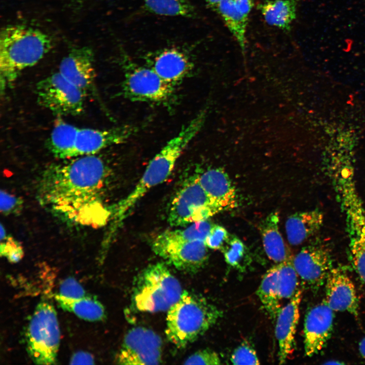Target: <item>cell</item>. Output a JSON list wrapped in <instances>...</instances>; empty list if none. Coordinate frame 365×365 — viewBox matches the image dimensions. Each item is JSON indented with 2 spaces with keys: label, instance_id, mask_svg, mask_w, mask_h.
I'll return each mask as SVG.
<instances>
[{
  "label": "cell",
  "instance_id": "3",
  "mask_svg": "<svg viewBox=\"0 0 365 365\" xmlns=\"http://www.w3.org/2000/svg\"><path fill=\"white\" fill-rule=\"evenodd\" d=\"M52 47L42 31L24 25H9L0 34L1 91L9 87L28 67L37 63Z\"/></svg>",
  "mask_w": 365,
  "mask_h": 365
},
{
  "label": "cell",
  "instance_id": "35",
  "mask_svg": "<svg viewBox=\"0 0 365 365\" xmlns=\"http://www.w3.org/2000/svg\"><path fill=\"white\" fill-rule=\"evenodd\" d=\"M58 294L73 299L81 298L86 296V292L83 287L71 277L67 278L62 282Z\"/></svg>",
  "mask_w": 365,
  "mask_h": 365
},
{
  "label": "cell",
  "instance_id": "40",
  "mask_svg": "<svg viewBox=\"0 0 365 365\" xmlns=\"http://www.w3.org/2000/svg\"><path fill=\"white\" fill-rule=\"evenodd\" d=\"M222 0H205L207 3L212 7L216 8Z\"/></svg>",
  "mask_w": 365,
  "mask_h": 365
},
{
  "label": "cell",
  "instance_id": "4",
  "mask_svg": "<svg viewBox=\"0 0 365 365\" xmlns=\"http://www.w3.org/2000/svg\"><path fill=\"white\" fill-rule=\"evenodd\" d=\"M138 129L127 125L104 130L80 128L60 120L53 128L47 145L54 157L69 159L96 154L107 147L125 142Z\"/></svg>",
  "mask_w": 365,
  "mask_h": 365
},
{
  "label": "cell",
  "instance_id": "27",
  "mask_svg": "<svg viewBox=\"0 0 365 365\" xmlns=\"http://www.w3.org/2000/svg\"><path fill=\"white\" fill-rule=\"evenodd\" d=\"M146 9L157 15L193 17L195 10L188 0H144Z\"/></svg>",
  "mask_w": 365,
  "mask_h": 365
},
{
  "label": "cell",
  "instance_id": "9",
  "mask_svg": "<svg viewBox=\"0 0 365 365\" xmlns=\"http://www.w3.org/2000/svg\"><path fill=\"white\" fill-rule=\"evenodd\" d=\"M222 210L201 186L197 174L187 179L176 194L168 222L172 227L185 226L208 220Z\"/></svg>",
  "mask_w": 365,
  "mask_h": 365
},
{
  "label": "cell",
  "instance_id": "23",
  "mask_svg": "<svg viewBox=\"0 0 365 365\" xmlns=\"http://www.w3.org/2000/svg\"><path fill=\"white\" fill-rule=\"evenodd\" d=\"M298 1H266L259 5V9L267 23L288 30L296 18Z\"/></svg>",
  "mask_w": 365,
  "mask_h": 365
},
{
  "label": "cell",
  "instance_id": "12",
  "mask_svg": "<svg viewBox=\"0 0 365 365\" xmlns=\"http://www.w3.org/2000/svg\"><path fill=\"white\" fill-rule=\"evenodd\" d=\"M162 341L152 330L132 328L126 334L117 361L122 364H158L162 362Z\"/></svg>",
  "mask_w": 365,
  "mask_h": 365
},
{
  "label": "cell",
  "instance_id": "30",
  "mask_svg": "<svg viewBox=\"0 0 365 365\" xmlns=\"http://www.w3.org/2000/svg\"><path fill=\"white\" fill-rule=\"evenodd\" d=\"M213 224L208 220L192 224L184 229L169 230L163 232L169 237L183 241H205Z\"/></svg>",
  "mask_w": 365,
  "mask_h": 365
},
{
  "label": "cell",
  "instance_id": "28",
  "mask_svg": "<svg viewBox=\"0 0 365 365\" xmlns=\"http://www.w3.org/2000/svg\"><path fill=\"white\" fill-rule=\"evenodd\" d=\"M277 285L280 300L290 299L296 293L298 286V275L293 260L278 263Z\"/></svg>",
  "mask_w": 365,
  "mask_h": 365
},
{
  "label": "cell",
  "instance_id": "39",
  "mask_svg": "<svg viewBox=\"0 0 365 365\" xmlns=\"http://www.w3.org/2000/svg\"><path fill=\"white\" fill-rule=\"evenodd\" d=\"M359 351L362 357L365 359V337L359 343Z\"/></svg>",
  "mask_w": 365,
  "mask_h": 365
},
{
  "label": "cell",
  "instance_id": "31",
  "mask_svg": "<svg viewBox=\"0 0 365 365\" xmlns=\"http://www.w3.org/2000/svg\"><path fill=\"white\" fill-rule=\"evenodd\" d=\"M1 255L6 257L11 262H17L23 256V250L20 245L16 241L7 237L5 229L2 225H1Z\"/></svg>",
  "mask_w": 365,
  "mask_h": 365
},
{
  "label": "cell",
  "instance_id": "20",
  "mask_svg": "<svg viewBox=\"0 0 365 365\" xmlns=\"http://www.w3.org/2000/svg\"><path fill=\"white\" fill-rule=\"evenodd\" d=\"M201 186L208 196L224 210L236 205L235 187L227 173L221 168H212L198 174Z\"/></svg>",
  "mask_w": 365,
  "mask_h": 365
},
{
  "label": "cell",
  "instance_id": "37",
  "mask_svg": "<svg viewBox=\"0 0 365 365\" xmlns=\"http://www.w3.org/2000/svg\"><path fill=\"white\" fill-rule=\"evenodd\" d=\"M71 364H92L94 363L93 356L89 353L80 351L75 353L70 360Z\"/></svg>",
  "mask_w": 365,
  "mask_h": 365
},
{
  "label": "cell",
  "instance_id": "1",
  "mask_svg": "<svg viewBox=\"0 0 365 365\" xmlns=\"http://www.w3.org/2000/svg\"><path fill=\"white\" fill-rule=\"evenodd\" d=\"M107 173L105 162L96 154L52 164L39 179L38 199L42 205L70 223L102 226L112 214L101 200Z\"/></svg>",
  "mask_w": 365,
  "mask_h": 365
},
{
  "label": "cell",
  "instance_id": "11",
  "mask_svg": "<svg viewBox=\"0 0 365 365\" xmlns=\"http://www.w3.org/2000/svg\"><path fill=\"white\" fill-rule=\"evenodd\" d=\"M153 251L166 262L184 272L195 273L208 259V247L204 241H183L158 234L152 242Z\"/></svg>",
  "mask_w": 365,
  "mask_h": 365
},
{
  "label": "cell",
  "instance_id": "29",
  "mask_svg": "<svg viewBox=\"0 0 365 365\" xmlns=\"http://www.w3.org/2000/svg\"><path fill=\"white\" fill-rule=\"evenodd\" d=\"M221 251L226 263L231 267L239 270H244L251 262L247 247L235 235H231Z\"/></svg>",
  "mask_w": 365,
  "mask_h": 365
},
{
  "label": "cell",
  "instance_id": "17",
  "mask_svg": "<svg viewBox=\"0 0 365 365\" xmlns=\"http://www.w3.org/2000/svg\"><path fill=\"white\" fill-rule=\"evenodd\" d=\"M148 66L162 79L175 86L192 72L194 65L187 53L176 48H167L145 57Z\"/></svg>",
  "mask_w": 365,
  "mask_h": 365
},
{
  "label": "cell",
  "instance_id": "41",
  "mask_svg": "<svg viewBox=\"0 0 365 365\" xmlns=\"http://www.w3.org/2000/svg\"><path fill=\"white\" fill-rule=\"evenodd\" d=\"M340 363L341 364V362H337H337L336 361H335V362L331 361V362H327L325 363V364H340Z\"/></svg>",
  "mask_w": 365,
  "mask_h": 365
},
{
  "label": "cell",
  "instance_id": "19",
  "mask_svg": "<svg viewBox=\"0 0 365 365\" xmlns=\"http://www.w3.org/2000/svg\"><path fill=\"white\" fill-rule=\"evenodd\" d=\"M302 298V291L299 289L287 304L280 309L276 318L275 333L278 344V360L280 364L285 363L295 349Z\"/></svg>",
  "mask_w": 365,
  "mask_h": 365
},
{
  "label": "cell",
  "instance_id": "26",
  "mask_svg": "<svg viewBox=\"0 0 365 365\" xmlns=\"http://www.w3.org/2000/svg\"><path fill=\"white\" fill-rule=\"evenodd\" d=\"M277 265L264 274L257 294L268 315L275 319L281 308L278 296Z\"/></svg>",
  "mask_w": 365,
  "mask_h": 365
},
{
  "label": "cell",
  "instance_id": "8",
  "mask_svg": "<svg viewBox=\"0 0 365 365\" xmlns=\"http://www.w3.org/2000/svg\"><path fill=\"white\" fill-rule=\"evenodd\" d=\"M121 62L124 77L122 95L132 101L167 104L174 94V86L149 66L138 65L124 55Z\"/></svg>",
  "mask_w": 365,
  "mask_h": 365
},
{
  "label": "cell",
  "instance_id": "24",
  "mask_svg": "<svg viewBox=\"0 0 365 365\" xmlns=\"http://www.w3.org/2000/svg\"><path fill=\"white\" fill-rule=\"evenodd\" d=\"M55 299L64 310L75 313L78 317L89 321H97L105 317L103 305L98 301L89 297L73 299L57 294Z\"/></svg>",
  "mask_w": 365,
  "mask_h": 365
},
{
  "label": "cell",
  "instance_id": "7",
  "mask_svg": "<svg viewBox=\"0 0 365 365\" xmlns=\"http://www.w3.org/2000/svg\"><path fill=\"white\" fill-rule=\"evenodd\" d=\"M60 331L56 311L48 302L36 307L26 332L27 353L38 364H55L60 343Z\"/></svg>",
  "mask_w": 365,
  "mask_h": 365
},
{
  "label": "cell",
  "instance_id": "13",
  "mask_svg": "<svg viewBox=\"0 0 365 365\" xmlns=\"http://www.w3.org/2000/svg\"><path fill=\"white\" fill-rule=\"evenodd\" d=\"M293 263L298 276L304 283L313 288L325 283L333 268L330 252L320 245L303 248L293 258Z\"/></svg>",
  "mask_w": 365,
  "mask_h": 365
},
{
  "label": "cell",
  "instance_id": "33",
  "mask_svg": "<svg viewBox=\"0 0 365 365\" xmlns=\"http://www.w3.org/2000/svg\"><path fill=\"white\" fill-rule=\"evenodd\" d=\"M230 236L224 227L214 224L204 242L208 248L221 250L227 243Z\"/></svg>",
  "mask_w": 365,
  "mask_h": 365
},
{
  "label": "cell",
  "instance_id": "16",
  "mask_svg": "<svg viewBox=\"0 0 365 365\" xmlns=\"http://www.w3.org/2000/svg\"><path fill=\"white\" fill-rule=\"evenodd\" d=\"M93 53L86 47L72 49L61 60L59 72L87 96L95 93Z\"/></svg>",
  "mask_w": 365,
  "mask_h": 365
},
{
  "label": "cell",
  "instance_id": "34",
  "mask_svg": "<svg viewBox=\"0 0 365 365\" xmlns=\"http://www.w3.org/2000/svg\"><path fill=\"white\" fill-rule=\"evenodd\" d=\"M184 364L217 365L221 364V360L215 351L209 349H204L191 355L185 360Z\"/></svg>",
  "mask_w": 365,
  "mask_h": 365
},
{
  "label": "cell",
  "instance_id": "38",
  "mask_svg": "<svg viewBox=\"0 0 365 365\" xmlns=\"http://www.w3.org/2000/svg\"><path fill=\"white\" fill-rule=\"evenodd\" d=\"M238 8L248 16L253 7L252 0H233Z\"/></svg>",
  "mask_w": 365,
  "mask_h": 365
},
{
  "label": "cell",
  "instance_id": "15",
  "mask_svg": "<svg viewBox=\"0 0 365 365\" xmlns=\"http://www.w3.org/2000/svg\"><path fill=\"white\" fill-rule=\"evenodd\" d=\"M350 231V253L353 268L365 284V212L354 191L344 194Z\"/></svg>",
  "mask_w": 365,
  "mask_h": 365
},
{
  "label": "cell",
  "instance_id": "14",
  "mask_svg": "<svg viewBox=\"0 0 365 365\" xmlns=\"http://www.w3.org/2000/svg\"><path fill=\"white\" fill-rule=\"evenodd\" d=\"M334 312L323 300L306 313L304 324V350L306 355H314L324 347L332 333Z\"/></svg>",
  "mask_w": 365,
  "mask_h": 365
},
{
  "label": "cell",
  "instance_id": "10",
  "mask_svg": "<svg viewBox=\"0 0 365 365\" xmlns=\"http://www.w3.org/2000/svg\"><path fill=\"white\" fill-rule=\"evenodd\" d=\"M35 93L40 105L60 116L80 115L87 96L59 71L40 81Z\"/></svg>",
  "mask_w": 365,
  "mask_h": 365
},
{
  "label": "cell",
  "instance_id": "18",
  "mask_svg": "<svg viewBox=\"0 0 365 365\" xmlns=\"http://www.w3.org/2000/svg\"><path fill=\"white\" fill-rule=\"evenodd\" d=\"M325 287L324 300L334 311L358 315L359 303L355 287L344 270L333 268L326 279Z\"/></svg>",
  "mask_w": 365,
  "mask_h": 365
},
{
  "label": "cell",
  "instance_id": "21",
  "mask_svg": "<svg viewBox=\"0 0 365 365\" xmlns=\"http://www.w3.org/2000/svg\"><path fill=\"white\" fill-rule=\"evenodd\" d=\"M279 214H269L260 225V231L265 251L277 264L293 260L291 253L283 239L278 228Z\"/></svg>",
  "mask_w": 365,
  "mask_h": 365
},
{
  "label": "cell",
  "instance_id": "25",
  "mask_svg": "<svg viewBox=\"0 0 365 365\" xmlns=\"http://www.w3.org/2000/svg\"><path fill=\"white\" fill-rule=\"evenodd\" d=\"M216 8L228 28L244 51L245 49L248 16L238 8L233 0H222Z\"/></svg>",
  "mask_w": 365,
  "mask_h": 365
},
{
  "label": "cell",
  "instance_id": "32",
  "mask_svg": "<svg viewBox=\"0 0 365 365\" xmlns=\"http://www.w3.org/2000/svg\"><path fill=\"white\" fill-rule=\"evenodd\" d=\"M231 361L234 364H259L260 363L256 351L248 344L242 343L233 351Z\"/></svg>",
  "mask_w": 365,
  "mask_h": 365
},
{
  "label": "cell",
  "instance_id": "36",
  "mask_svg": "<svg viewBox=\"0 0 365 365\" xmlns=\"http://www.w3.org/2000/svg\"><path fill=\"white\" fill-rule=\"evenodd\" d=\"M22 201L5 191H1V211L5 215L17 213L22 207Z\"/></svg>",
  "mask_w": 365,
  "mask_h": 365
},
{
  "label": "cell",
  "instance_id": "22",
  "mask_svg": "<svg viewBox=\"0 0 365 365\" xmlns=\"http://www.w3.org/2000/svg\"><path fill=\"white\" fill-rule=\"evenodd\" d=\"M323 218L322 212L317 210L298 212L289 216L285 225L289 243L293 245L302 244L320 228Z\"/></svg>",
  "mask_w": 365,
  "mask_h": 365
},
{
  "label": "cell",
  "instance_id": "2",
  "mask_svg": "<svg viewBox=\"0 0 365 365\" xmlns=\"http://www.w3.org/2000/svg\"><path fill=\"white\" fill-rule=\"evenodd\" d=\"M206 116L199 113L170 139L148 165L132 191L112 210L111 225L106 239L114 238L136 203L151 189L164 182L172 173L182 153L201 129Z\"/></svg>",
  "mask_w": 365,
  "mask_h": 365
},
{
  "label": "cell",
  "instance_id": "6",
  "mask_svg": "<svg viewBox=\"0 0 365 365\" xmlns=\"http://www.w3.org/2000/svg\"><path fill=\"white\" fill-rule=\"evenodd\" d=\"M183 290L166 264L148 266L139 275L134 290V303L140 311H168L180 298Z\"/></svg>",
  "mask_w": 365,
  "mask_h": 365
},
{
  "label": "cell",
  "instance_id": "5",
  "mask_svg": "<svg viewBox=\"0 0 365 365\" xmlns=\"http://www.w3.org/2000/svg\"><path fill=\"white\" fill-rule=\"evenodd\" d=\"M223 316L222 311L204 297L183 291L179 299L167 311L165 334L177 348L194 342Z\"/></svg>",
  "mask_w": 365,
  "mask_h": 365
}]
</instances>
